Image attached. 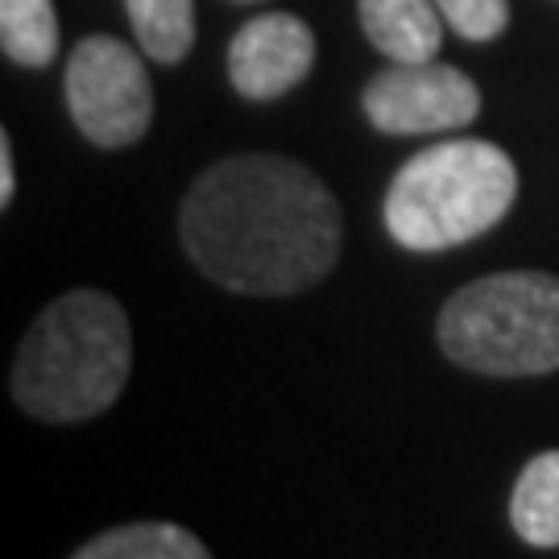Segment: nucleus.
<instances>
[{"label":"nucleus","mask_w":559,"mask_h":559,"mask_svg":"<svg viewBox=\"0 0 559 559\" xmlns=\"http://www.w3.org/2000/svg\"><path fill=\"white\" fill-rule=\"evenodd\" d=\"M179 237L203 278L233 295L278 299L336 270L344 216L328 182L302 162L237 154L191 182Z\"/></svg>","instance_id":"f257e3e1"},{"label":"nucleus","mask_w":559,"mask_h":559,"mask_svg":"<svg viewBox=\"0 0 559 559\" xmlns=\"http://www.w3.org/2000/svg\"><path fill=\"white\" fill-rule=\"evenodd\" d=\"M133 369V328L112 295L71 290L29 323L9 390L38 423H83L117 406Z\"/></svg>","instance_id":"f03ea898"},{"label":"nucleus","mask_w":559,"mask_h":559,"mask_svg":"<svg viewBox=\"0 0 559 559\" xmlns=\"http://www.w3.org/2000/svg\"><path fill=\"white\" fill-rule=\"evenodd\" d=\"M519 200V166L493 141L456 138L427 145L385 191V233L402 249L440 253L485 237Z\"/></svg>","instance_id":"7ed1b4c3"},{"label":"nucleus","mask_w":559,"mask_h":559,"mask_svg":"<svg viewBox=\"0 0 559 559\" xmlns=\"http://www.w3.org/2000/svg\"><path fill=\"white\" fill-rule=\"evenodd\" d=\"M443 357L480 378H543L559 369V278L506 270L460 286L436 320Z\"/></svg>","instance_id":"20e7f679"},{"label":"nucleus","mask_w":559,"mask_h":559,"mask_svg":"<svg viewBox=\"0 0 559 559\" xmlns=\"http://www.w3.org/2000/svg\"><path fill=\"white\" fill-rule=\"evenodd\" d=\"M67 108L92 145H138L154 120V87L138 50L108 34L83 38L67 59Z\"/></svg>","instance_id":"39448f33"},{"label":"nucleus","mask_w":559,"mask_h":559,"mask_svg":"<svg viewBox=\"0 0 559 559\" xmlns=\"http://www.w3.org/2000/svg\"><path fill=\"white\" fill-rule=\"evenodd\" d=\"M365 117L378 133L415 138V133H452L473 124L480 112V92L456 67L443 62H399L365 87Z\"/></svg>","instance_id":"423d86ee"},{"label":"nucleus","mask_w":559,"mask_h":559,"mask_svg":"<svg viewBox=\"0 0 559 559\" xmlns=\"http://www.w3.org/2000/svg\"><path fill=\"white\" fill-rule=\"evenodd\" d=\"M316 67V34L295 13H261L228 46V80L245 100H278Z\"/></svg>","instance_id":"0eeeda50"},{"label":"nucleus","mask_w":559,"mask_h":559,"mask_svg":"<svg viewBox=\"0 0 559 559\" xmlns=\"http://www.w3.org/2000/svg\"><path fill=\"white\" fill-rule=\"evenodd\" d=\"M365 38L394 62H431L443 46V13L436 0H357Z\"/></svg>","instance_id":"6e6552de"},{"label":"nucleus","mask_w":559,"mask_h":559,"mask_svg":"<svg viewBox=\"0 0 559 559\" xmlns=\"http://www.w3.org/2000/svg\"><path fill=\"white\" fill-rule=\"evenodd\" d=\"M510 526L526 547H559V448L526 460L510 493Z\"/></svg>","instance_id":"1a4fd4ad"},{"label":"nucleus","mask_w":559,"mask_h":559,"mask_svg":"<svg viewBox=\"0 0 559 559\" xmlns=\"http://www.w3.org/2000/svg\"><path fill=\"white\" fill-rule=\"evenodd\" d=\"M71 559H212V551L179 522H129L80 543Z\"/></svg>","instance_id":"9d476101"},{"label":"nucleus","mask_w":559,"mask_h":559,"mask_svg":"<svg viewBox=\"0 0 559 559\" xmlns=\"http://www.w3.org/2000/svg\"><path fill=\"white\" fill-rule=\"evenodd\" d=\"M138 46L154 62H182L195 46V0H124Z\"/></svg>","instance_id":"9b49d317"},{"label":"nucleus","mask_w":559,"mask_h":559,"mask_svg":"<svg viewBox=\"0 0 559 559\" xmlns=\"http://www.w3.org/2000/svg\"><path fill=\"white\" fill-rule=\"evenodd\" d=\"M0 46L17 67H50L59 55L55 0H0Z\"/></svg>","instance_id":"f8f14e48"},{"label":"nucleus","mask_w":559,"mask_h":559,"mask_svg":"<svg viewBox=\"0 0 559 559\" xmlns=\"http://www.w3.org/2000/svg\"><path fill=\"white\" fill-rule=\"evenodd\" d=\"M443 21L468 41H493L510 25V4L506 0H436Z\"/></svg>","instance_id":"ddd939ff"},{"label":"nucleus","mask_w":559,"mask_h":559,"mask_svg":"<svg viewBox=\"0 0 559 559\" xmlns=\"http://www.w3.org/2000/svg\"><path fill=\"white\" fill-rule=\"evenodd\" d=\"M17 195V170H13V141L9 133L0 138V207H9Z\"/></svg>","instance_id":"4468645a"}]
</instances>
